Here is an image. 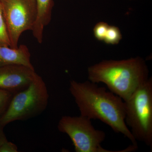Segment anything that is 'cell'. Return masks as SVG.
I'll list each match as a JSON object with an SVG mask.
<instances>
[{
	"instance_id": "9a60e30c",
	"label": "cell",
	"mask_w": 152,
	"mask_h": 152,
	"mask_svg": "<svg viewBox=\"0 0 152 152\" xmlns=\"http://www.w3.org/2000/svg\"><path fill=\"white\" fill-rule=\"evenodd\" d=\"M4 128L1 125H0V146L6 141L8 140L4 132Z\"/></svg>"
},
{
	"instance_id": "8fae6325",
	"label": "cell",
	"mask_w": 152,
	"mask_h": 152,
	"mask_svg": "<svg viewBox=\"0 0 152 152\" xmlns=\"http://www.w3.org/2000/svg\"><path fill=\"white\" fill-rule=\"evenodd\" d=\"M14 95L9 91L0 89V118L8 107Z\"/></svg>"
},
{
	"instance_id": "5b68a950",
	"label": "cell",
	"mask_w": 152,
	"mask_h": 152,
	"mask_svg": "<svg viewBox=\"0 0 152 152\" xmlns=\"http://www.w3.org/2000/svg\"><path fill=\"white\" fill-rule=\"evenodd\" d=\"M58 129L66 134L72 142L76 152H128L130 147L121 151H110L104 149L101 144L106 134L103 131L96 129L91 120L80 115L79 116H64L59 121Z\"/></svg>"
},
{
	"instance_id": "ba28073f",
	"label": "cell",
	"mask_w": 152,
	"mask_h": 152,
	"mask_svg": "<svg viewBox=\"0 0 152 152\" xmlns=\"http://www.w3.org/2000/svg\"><path fill=\"white\" fill-rule=\"evenodd\" d=\"M20 65L34 69L31 61V54L27 47L21 45L17 48L0 45V67Z\"/></svg>"
},
{
	"instance_id": "30bf717a",
	"label": "cell",
	"mask_w": 152,
	"mask_h": 152,
	"mask_svg": "<svg viewBox=\"0 0 152 152\" xmlns=\"http://www.w3.org/2000/svg\"><path fill=\"white\" fill-rule=\"evenodd\" d=\"M122 39V35L119 29L115 26H109L104 41L111 45H116Z\"/></svg>"
},
{
	"instance_id": "9c48e42d",
	"label": "cell",
	"mask_w": 152,
	"mask_h": 152,
	"mask_svg": "<svg viewBox=\"0 0 152 152\" xmlns=\"http://www.w3.org/2000/svg\"><path fill=\"white\" fill-rule=\"evenodd\" d=\"M37 4V15L33 29V35L39 43L43 41L44 28L49 24L51 20L53 0H35Z\"/></svg>"
},
{
	"instance_id": "8992f818",
	"label": "cell",
	"mask_w": 152,
	"mask_h": 152,
	"mask_svg": "<svg viewBox=\"0 0 152 152\" xmlns=\"http://www.w3.org/2000/svg\"><path fill=\"white\" fill-rule=\"evenodd\" d=\"M10 47L17 48L24 32L33 29L37 15L35 0H0Z\"/></svg>"
},
{
	"instance_id": "4fadbf2b",
	"label": "cell",
	"mask_w": 152,
	"mask_h": 152,
	"mask_svg": "<svg viewBox=\"0 0 152 152\" xmlns=\"http://www.w3.org/2000/svg\"><path fill=\"white\" fill-rule=\"evenodd\" d=\"M109 26L107 23L103 22H99L95 26L94 29V34L97 39L104 40Z\"/></svg>"
},
{
	"instance_id": "5bb4252c",
	"label": "cell",
	"mask_w": 152,
	"mask_h": 152,
	"mask_svg": "<svg viewBox=\"0 0 152 152\" xmlns=\"http://www.w3.org/2000/svg\"><path fill=\"white\" fill-rule=\"evenodd\" d=\"M18 148L15 144L6 141L0 146V152H18Z\"/></svg>"
},
{
	"instance_id": "6da1fadb",
	"label": "cell",
	"mask_w": 152,
	"mask_h": 152,
	"mask_svg": "<svg viewBox=\"0 0 152 152\" xmlns=\"http://www.w3.org/2000/svg\"><path fill=\"white\" fill-rule=\"evenodd\" d=\"M69 90L81 115L100 120L115 132L124 135L132 145H137L125 123L124 102L121 98L91 81L80 83L72 80Z\"/></svg>"
},
{
	"instance_id": "52a82bcc",
	"label": "cell",
	"mask_w": 152,
	"mask_h": 152,
	"mask_svg": "<svg viewBox=\"0 0 152 152\" xmlns=\"http://www.w3.org/2000/svg\"><path fill=\"white\" fill-rule=\"evenodd\" d=\"M38 75L34 69L23 65L0 67V89L15 94L26 88Z\"/></svg>"
},
{
	"instance_id": "7a4b0ae2",
	"label": "cell",
	"mask_w": 152,
	"mask_h": 152,
	"mask_svg": "<svg viewBox=\"0 0 152 152\" xmlns=\"http://www.w3.org/2000/svg\"><path fill=\"white\" fill-rule=\"evenodd\" d=\"M90 81L103 83L110 91L126 101L148 80V70L141 58L103 61L88 69Z\"/></svg>"
},
{
	"instance_id": "3957f363",
	"label": "cell",
	"mask_w": 152,
	"mask_h": 152,
	"mask_svg": "<svg viewBox=\"0 0 152 152\" xmlns=\"http://www.w3.org/2000/svg\"><path fill=\"white\" fill-rule=\"evenodd\" d=\"M124 102L125 121L136 141L152 150V79Z\"/></svg>"
},
{
	"instance_id": "7c38bea8",
	"label": "cell",
	"mask_w": 152,
	"mask_h": 152,
	"mask_svg": "<svg viewBox=\"0 0 152 152\" xmlns=\"http://www.w3.org/2000/svg\"><path fill=\"white\" fill-rule=\"evenodd\" d=\"M0 45L10 47L7 26L0 4Z\"/></svg>"
},
{
	"instance_id": "277c9868",
	"label": "cell",
	"mask_w": 152,
	"mask_h": 152,
	"mask_svg": "<svg viewBox=\"0 0 152 152\" xmlns=\"http://www.w3.org/2000/svg\"><path fill=\"white\" fill-rule=\"evenodd\" d=\"M49 98L45 83L38 75L26 88L13 96L0 118V125L5 127L15 121H26L40 115L46 109Z\"/></svg>"
}]
</instances>
